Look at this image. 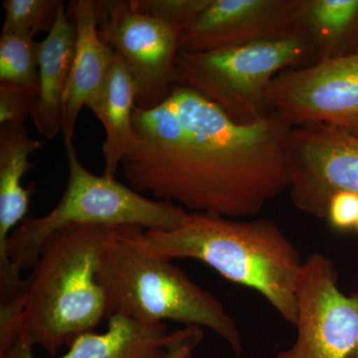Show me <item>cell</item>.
<instances>
[{"label":"cell","mask_w":358,"mask_h":358,"mask_svg":"<svg viewBox=\"0 0 358 358\" xmlns=\"http://www.w3.org/2000/svg\"><path fill=\"white\" fill-rule=\"evenodd\" d=\"M291 129L272 112L239 124L178 84L154 109L134 107V143L122 174L136 192L189 212L253 216L289 190Z\"/></svg>","instance_id":"1"},{"label":"cell","mask_w":358,"mask_h":358,"mask_svg":"<svg viewBox=\"0 0 358 358\" xmlns=\"http://www.w3.org/2000/svg\"><path fill=\"white\" fill-rule=\"evenodd\" d=\"M113 228L71 225L48 238L20 293L0 306V355L20 343L55 357L80 334L100 326L107 299L96 274Z\"/></svg>","instance_id":"2"},{"label":"cell","mask_w":358,"mask_h":358,"mask_svg":"<svg viewBox=\"0 0 358 358\" xmlns=\"http://www.w3.org/2000/svg\"><path fill=\"white\" fill-rule=\"evenodd\" d=\"M134 240L152 255L173 261L193 259L234 284L253 289L292 326L298 320L296 284L300 253L277 224L267 218L241 221L189 212L178 227H136Z\"/></svg>","instance_id":"3"},{"label":"cell","mask_w":358,"mask_h":358,"mask_svg":"<svg viewBox=\"0 0 358 358\" xmlns=\"http://www.w3.org/2000/svg\"><path fill=\"white\" fill-rule=\"evenodd\" d=\"M136 226L114 227L103 242L98 281L107 299V317L124 315L143 322L173 320L208 329L243 352L237 322L223 303L193 282L185 271L145 251L134 240Z\"/></svg>","instance_id":"4"},{"label":"cell","mask_w":358,"mask_h":358,"mask_svg":"<svg viewBox=\"0 0 358 358\" xmlns=\"http://www.w3.org/2000/svg\"><path fill=\"white\" fill-rule=\"evenodd\" d=\"M64 145L68 178L57 205L41 217H26L9 238V258L20 272L32 270L45 242L68 226L169 230L187 217L189 211L178 205L148 199L117 179L92 173L80 162L74 141H64Z\"/></svg>","instance_id":"5"},{"label":"cell","mask_w":358,"mask_h":358,"mask_svg":"<svg viewBox=\"0 0 358 358\" xmlns=\"http://www.w3.org/2000/svg\"><path fill=\"white\" fill-rule=\"evenodd\" d=\"M312 64L307 40L298 31L282 38L254 42L206 53L180 51V84L199 92L239 124L268 114L266 92L278 74Z\"/></svg>","instance_id":"6"},{"label":"cell","mask_w":358,"mask_h":358,"mask_svg":"<svg viewBox=\"0 0 358 358\" xmlns=\"http://www.w3.org/2000/svg\"><path fill=\"white\" fill-rule=\"evenodd\" d=\"M99 32L131 73L136 105L154 109L180 84L176 57L181 26L134 10L129 0L96 1Z\"/></svg>","instance_id":"7"},{"label":"cell","mask_w":358,"mask_h":358,"mask_svg":"<svg viewBox=\"0 0 358 358\" xmlns=\"http://www.w3.org/2000/svg\"><path fill=\"white\" fill-rule=\"evenodd\" d=\"M333 261L313 253L296 284L298 320L293 345L275 358H358V289L338 288Z\"/></svg>","instance_id":"8"},{"label":"cell","mask_w":358,"mask_h":358,"mask_svg":"<svg viewBox=\"0 0 358 358\" xmlns=\"http://www.w3.org/2000/svg\"><path fill=\"white\" fill-rule=\"evenodd\" d=\"M266 103L291 127L324 124L358 134V51L282 71L268 85Z\"/></svg>","instance_id":"9"},{"label":"cell","mask_w":358,"mask_h":358,"mask_svg":"<svg viewBox=\"0 0 358 358\" xmlns=\"http://www.w3.org/2000/svg\"><path fill=\"white\" fill-rule=\"evenodd\" d=\"M289 194L299 210L326 218L334 194H358V134L338 127H292L288 140Z\"/></svg>","instance_id":"10"},{"label":"cell","mask_w":358,"mask_h":358,"mask_svg":"<svg viewBox=\"0 0 358 358\" xmlns=\"http://www.w3.org/2000/svg\"><path fill=\"white\" fill-rule=\"evenodd\" d=\"M296 0H204L182 28L180 51L206 53L288 36Z\"/></svg>","instance_id":"11"},{"label":"cell","mask_w":358,"mask_h":358,"mask_svg":"<svg viewBox=\"0 0 358 358\" xmlns=\"http://www.w3.org/2000/svg\"><path fill=\"white\" fill-rule=\"evenodd\" d=\"M43 141L30 134L24 124L0 126V303L13 301L24 280L11 262L8 240L13 231L28 217L31 192L22 185L25 173L33 167L29 157L43 148Z\"/></svg>","instance_id":"12"},{"label":"cell","mask_w":358,"mask_h":358,"mask_svg":"<svg viewBox=\"0 0 358 358\" xmlns=\"http://www.w3.org/2000/svg\"><path fill=\"white\" fill-rule=\"evenodd\" d=\"M67 13L76 27V49L63 98L64 141L74 140L80 112L102 89L115 57L114 49L101 38L96 1L74 0Z\"/></svg>","instance_id":"13"},{"label":"cell","mask_w":358,"mask_h":358,"mask_svg":"<svg viewBox=\"0 0 358 358\" xmlns=\"http://www.w3.org/2000/svg\"><path fill=\"white\" fill-rule=\"evenodd\" d=\"M103 333L77 336L60 357L51 358H166L171 331L166 322H143L110 315ZM0 358H41L30 346L14 343Z\"/></svg>","instance_id":"14"},{"label":"cell","mask_w":358,"mask_h":358,"mask_svg":"<svg viewBox=\"0 0 358 358\" xmlns=\"http://www.w3.org/2000/svg\"><path fill=\"white\" fill-rule=\"evenodd\" d=\"M76 27L60 7L50 32L38 42L39 96L31 119L46 140H53L62 129L63 98L74 60Z\"/></svg>","instance_id":"15"},{"label":"cell","mask_w":358,"mask_h":358,"mask_svg":"<svg viewBox=\"0 0 358 358\" xmlns=\"http://www.w3.org/2000/svg\"><path fill=\"white\" fill-rule=\"evenodd\" d=\"M136 86L133 76L115 53L114 63L105 84L86 107L102 122L106 138L103 143V176L117 179L122 160L134 143L133 114L136 107Z\"/></svg>","instance_id":"16"},{"label":"cell","mask_w":358,"mask_h":358,"mask_svg":"<svg viewBox=\"0 0 358 358\" xmlns=\"http://www.w3.org/2000/svg\"><path fill=\"white\" fill-rule=\"evenodd\" d=\"M294 29L307 40L312 64L358 51V0H296Z\"/></svg>","instance_id":"17"},{"label":"cell","mask_w":358,"mask_h":358,"mask_svg":"<svg viewBox=\"0 0 358 358\" xmlns=\"http://www.w3.org/2000/svg\"><path fill=\"white\" fill-rule=\"evenodd\" d=\"M0 83H8L39 94L38 42L27 35H0Z\"/></svg>","instance_id":"18"},{"label":"cell","mask_w":358,"mask_h":358,"mask_svg":"<svg viewBox=\"0 0 358 358\" xmlns=\"http://www.w3.org/2000/svg\"><path fill=\"white\" fill-rule=\"evenodd\" d=\"M61 0H3L2 33H15L34 38L40 32L48 34L55 24Z\"/></svg>","instance_id":"19"},{"label":"cell","mask_w":358,"mask_h":358,"mask_svg":"<svg viewBox=\"0 0 358 358\" xmlns=\"http://www.w3.org/2000/svg\"><path fill=\"white\" fill-rule=\"evenodd\" d=\"M39 94L8 83H0V126L24 124L31 117Z\"/></svg>","instance_id":"20"},{"label":"cell","mask_w":358,"mask_h":358,"mask_svg":"<svg viewBox=\"0 0 358 358\" xmlns=\"http://www.w3.org/2000/svg\"><path fill=\"white\" fill-rule=\"evenodd\" d=\"M204 0H129L138 13L185 27L203 4Z\"/></svg>","instance_id":"21"},{"label":"cell","mask_w":358,"mask_h":358,"mask_svg":"<svg viewBox=\"0 0 358 358\" xmlns=\"http://www.w3.org/2000/svg\"><path fill=\"white\" fill-rule=\"evenodd\" d=\"M326 218L329 225L336 230L357 228L358 194L350 192H339L334 194L327 205Z\"/></svg>","instance_id":"22"},{"label":"cell","mask_w":358,"mask_h":358,"mask_svg":"<svg viewBox=\"0 0 358 358\" xmlns=\"http://www.w3.org/2000/svg\"><path fill=\"white\" fill-rule=\"evenodd\" d=\"M203 338V329L196 326L183 327L171 331L166 358H192Z\"/></svg>","instance_id":"23"},{"label":"cell","mask_w":358,"mask_h":358,"mask_svg":"<svg viewBox=\"0 0 358 358\" xmlns=\"http://www.w3.org/2000/svg\"><path fill=\"white\" fill-rule=\"evenodd\" d=\"M357 229L358 230V221H357Z\"/></svg>","instance_id":"24"}]
</instances>
